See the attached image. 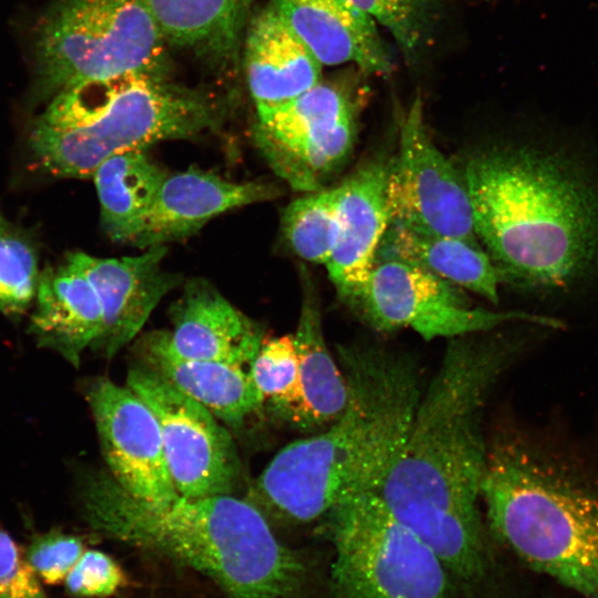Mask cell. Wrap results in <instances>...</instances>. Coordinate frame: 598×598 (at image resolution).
Instances as JSON below:
<instances>
[{
	"label": "cell",
	"instance_id": "obj_13",
	"mask_svg": "<svg viewBox=\"0 0 598 598\" xmlns=\"http://www.w3.org/2000/svg\"><path fill=\"white\" fill-rule=\"evenodd\" d=\"M91 408L102 454L112 478L134 498L153 505L179 495L171 477L154 413L127 385L107 378L89 383Z\"/></svg>",
	"mask_w": 598,
	"mask_h": 598
},
{
	"label": "cell",
	"instance_id": "obj_19",
	"mask_svg": "<svg viewBox=\"0 0 598 598\" xmlns=\"http://www.w3.org/2000/svg\"><path fill=\"white\" fill-rule=\"evenodd\" d=\"M245 68L257 114L282 105L321 81V63L270 4L247 28Z\"/></svg>",
	"mask_w": 598,
	"mask_h": 598
},
{
	"label": "cell",
	"instance_id": "obj_20",
	"mask_svg": "<svg viewBox=\"0 0 598 598\" xmlns=\"http://www.w3.org/2000/svg\"><path fill=\"white\" fill-rule=\"evenodd\" d=\"M141 364L207 408L228 426L239 427L265 399L244 367L214 360H196L173 352L164 331L138 342Z\"/></svg>",
	"mask_w": 598,
	"mask_h": 598
},
{
	"label": "cell",
	"instance_id": "obj_2",
	"mask_svg": "<svg viewBox=\"0 0 598 598\" xmlns=\"http://www.w3.org/2000/svg\"><path fill=\"white\" fill-rule=\"evenodd\" d=\"M338 358L349 391L343 412L323 432L280 450L250 493L249 502L292 523L379 492L423 390L409 354L353 343L340 346Z\"/></svg>",
	"mask_w": 598,
	"mask_h": 598
},
{
	"label": "cell",
	"instance_id": "obj_12",
	"mask_svg": "<svg viewBox=\"0 0 598 598\" xmlns=\"http://www.w3.org/2000/svg\"><path fill=\"white\" fill-rule=\"evenodd\" d=\"M386 194L391 220L477 243L462 175L432 142L420 95L401 121Z\"/></svg>",
	"mask_w": 598,
	"mask_h": 598
},
{
	"label": "cell",
	"instance_id": "obj_18",
	"mask_svg": "<svg viewBox=\"0 0 598 598\" xmlns=\"http://www.w3.org/2000/svg\"><path fill=\"white\" fill-rule=\"evenodd\" d=\"M173 330L164 331L169 349L179 357L250 364L262 330L237 310L212 283L192 279L173 309Z\"/></svg>",
	"mask_w": 598,
	"mask_h": 598
},
{
	"label": "cell",
	"instance_id": "obj_10",
	"mask_svg": "<svg viewBox=\"0 0 598 598\" xmlns=\"http://www.w3.org/2000/svg\"><path fill=\"white\" fill-rule=\"evenodd\" d=\"M360 100L357 81H320L257 114L254 140L269 166L291 187L320 190L352 150Z\"/></svg>",
	"mask_w": 598,
	"mask_h": 598
},
{
	"label": "cell",
	"instance_id": "obj_31",
	"mask_svg": "<svg viewBox=\"0 0 598 598\" xmlns=\"http://www.w3.org/2000/svg\"><path fill=\"white\" fill-rule=\"evenodd\" d=\"M125 582L122 567L109 555L94 549L83 551L64 580L70 594L86 598L111 596Z\"/></svg>",
	"mask_w": 598,
	"mask_h": 598
},
{
	"label": "cell",
	"instance_id": "obj_27",
	"mask_svg": "<svg viewBox=\"0 0 598 598\" xmlns=\"http://www.w3.org/2000/svg\"><path fill=\"white\" fill-rule=\"evenodd\" d=\"M39 248L31 233L9 220L0 208V312L17 319L35 298Z\"/></svg>",
	"mask_w": 598,
	"mask_h": 598
},
{
	"label": "cell",
	"instance_id": "obj_3",
	"mask_svg": "<svg viewBox=\"0 0 598 598\" xmlns=\"http://www.w3.org/2000/svg\"><path fill=\"white\" fill-rule=\"evenodd\" d=\"M474 231L501 279L559 288L598 252V199L565 158L529 146L472 154L461 172Z\"/></svg>",
	"mask_w": 598,
	"mask_h": 598
},
{
	"label": "cell",
	"instance_id": "obj_16",
	"mask_svg": "<svg viewBox=\"0 0 598 598\" xmlns=\"http://www.w3.org/2000/svg\"><path fill=\"white\" fill-rule=\"evenodd\" d=\"M321 65L351 63L363 74L388 75L393 60L378 24L347 0H269Z\"/></svg>",
	"mask_w": 598,
	"mask_h": 598
},
{
	"label": "cell",
	"instance_id": "obj_28",
	"mask_svg": "<svg viewBox=\"0 0 598 598\" xmlns=\"http://www.w3.org/2000/svg\"><path fill=\"white\" fill-rule=\"evenodd\" d=\"M386 29L406 60L425 45L443 0H347Z\"/></svg>",
	"mask_w": 598,
	"mask_h": 598
},
{
	"label": "cell",
	"instance_id": "obj_22",
	"mask_svg": "<svg viewBox=\"0 0 598 598\" xmlns=\"http://www.w3.org/2000/svg\"><path fill=\"white\" fill-rule=\"evenodd\" d=\"M298 327L293 336L297 383L282 403L271 408L283 421L300 430L332 423L348 401V383L324 341L319 305L312 286L306 282Z\"/></svg>",
	"mask_w": 598,
	"mask_h": 598
},
{
	"label": "cell",
	"instance_id": "obj_26",
	"mask_svg": "<svg viewBox=\"0 0 598 598\" xmlns=\"http://www.w3.org/2000/svg\"><path fill=\"white\" fill-rule=\"evenodd\" d=\"M338 187L311 192L291 202L282 214V231L302 259L326 265L333 251L338 229Z\"/></svg>",
	"mask_w": 598,
	"mask_h": 598
},
{
	"label": "cell",
	"instance_id": "obj_15",
	"mask_svg": "<svg viewBox=\"0 0 598 598\" xmlns=\"http://www.w3.org/2000/svg\"><path fill=\"white\" fill-rule=\"evenodd\" d=\"M278 195L274 185L235 183L198 168L167 174L132 244L146 249L166 246L189 237L227 210L270 200Z\"/></svg>",
	"mask_w": 598,
	"mask_h": 598
},
{
	"label": "cell",
	"instance_id": "obj_4",
	"mask_svg": "<svg viewBox=\"0 0 598 598\" xmlns=\"http://www.w3.org/2000/svg\"><path fill=\"white\" fill-rule=\"evenodd\" d=\"M87 524L100 534L190 568L228 598H303L308 568L282 545L260 509L231 495L178 496L153 506L107 472L81 484Z\"/></svg>",
	"mask_w": 598,
	"mask_h": 598
},
{
	"label": "cell",
	"instance_id": "obj_29",
	"mask_svg": "<svg viewBox=\"0 0 598 598\" xmlns=\"http://www.w3.org/2000/svg\"><path fill=\"white\" fill-rule=\"evenodd\" d=\"M250 378L270 408L286 401L298 377L293 336L264 339L249 364Z\"/></svg>",
	"mask_w": 598,
	"mask_h": 598
},
{
	"label": "cell",
	"instance_id": "obj_7",
	"mask_svg": "<svg viewBox=\"0 0 598 598\" xmlns=\"http://www.w3.org/2000/svg\"><path fill=\"white\" fill-rule=\"evenodd\" d=\"M35 97L132 73L167 75V41L145 0H53L31 43Z\"/></svg>",
	"mask_w": 598,
	"mask_h": 598
},
{
	"label": "cell",
	"instance_id": "obj_24",
	"mask_svg": "<svg viewBox=\"0 0 598 598\" xmlns=\"http://www.w3.org/2000/svg\"><path fill=\"white\" fill-rule=\"evenodd\" d=\"M167 41L216 62L237 53L252 0H145Z\"/></svg>",
	"mask_w": 598,
	"mask_h": 598
},
{
	"label": "cell",
	"instance_id": "obj_9",
	"mask_svg": "<svg viewBox=\"0 0 598 598\" xmlns=\"http://www.w3.org/2000/svg\"><path fill=\"white\" fill-rule=\"evenodd\" d=\"M342 300L371 329H412L425 340L457 338L514 323L557 326L520 311L471 308L461 288L408 261L377 255L365 280Z\"/></svg>",
	"mask_w": 598,
	"mask_h": 598
},
{
	"label": "cell",
	"instance_id": "obj_17",
	"mask_svg": "<svg viewBox=\"0 0 598 598\" xmlns=\"http://www.w3.org/2000/svg\"><path fill=\"white\" fill-rule=\"evenodd\" d=\"M389 169L390 161L371 159L339 185V229L326 267L341 299L368 277L391 223Z\"/></svg>",
	"mask_w": 598,
	"mask_h": 598
},
{
	"label": "cell",
	"instance_id": "obj_6",
	"mask_svg": "<svg viewBox=\"0 0 598 598\" xmlns=\"http://www.w3.org/2000/svg\"><path fill=\"white\" fill-rule=\"evenodd\" d=\"M47 103L32 123L30 148L45 172L68 178L92 177L120 153L197 136L223 115L209 94L143 73L85 83Z\"/></svg>",
	"mask_w": 598,
	"mask_h": 598
},
{
	"label": "cell",
	"instance_id": "obj_11",
	"mask_svg": "<svg viewBox=\"0 0 598 598\" xmlns=\"http://www.w3.org/2000/svg\"><path fill=\"white\" fill-rule=\"evenodd\" d=\"M126 385L157 420L166 464L178 495H230L240 464L231 435L219 420L143 364L128 370Z\"/></svg>",
	"mask_w": 598,
	"mask_h": 598
},
{
	"label": "cell",
	"instance_id": "obj_30",
	"mask_svg": "<svg viewBox=\"0 0 598 598\" xmlns=\"http://www.w3.org/2000/svg\"><path fill=\"white\" fill-rule=\"evenodd\" d=\"M84 550L79 537L52 530L35 536L24 556L42 581L59 585L64 582Z\"/></svg>",
	"mask_w": 598,
	"mask_h": 598
},
{
	"label": "cell",
	"instance_id": "obj_1",
	"mask_svg": "<svg viewBox=\"0 0 598 598\" xmlns=\"http://www.w3.org/2000/svg\"><path fill=\"white\" fill-rule=\"evenodd\" d=\"M524 346L497 329L450 339L378 492L471 598L493 594L498 569L481 501L485 408Z\"/></svg>",
	"mask_w": 598,
	"mask_h": 598
},
{
	"label": "cell",
	"instance_id": "obj_14",
	"mask_svg": "<svg viewBox=\"0 0 598 598\" xmlns=\"http://www.w3.org/2000/svg\"><path fill=\"white\" fill-rule=\"evenodd\" d=\"M166 252L167 246H155L138 256L121 258L68 254L99 296L103 328L92 347L105 357H113L130 343L159 301L179 285L181 277L162 266Z\"/></svg>",
	"mask_w": 598,
	"mask_h": 598
},
{
	"label": "cell",
	"instance_id": "obj_32",
	"mask_svg": "<svg viewBox=\"0 0 598 598\" xmlns=\"http://www.w3.org/2000/svg\"><path fill=\"white\" fill-rule=\"evenodd\" d=\"M0 598H48L13 538L0 528Z\"/></svg>",
	"mask_w": 598,
	"mask_h": 598
},
{
	"label": "cell",
	"instance_id": "obj_23",
	"mask_svg": "<svg viewBox=\"0 0 598 598\" xmlns=\"http://www.w3.org/2000/svg\"><path fill=\"white\" fill-rule=\"evenodd\" d=\"M378 255L416 265L493 303L498 302L499 272L478 243L424 231L391 220Z\"/></svg>",
	"mask_w": 598,
	"mask_h": 598
},
{
	"label": "cell",
	"instance_id": "obj_8",
	"mask_svg": "<svg viewBox=\"0 0 598 598\" xmlns=\"http://www.w3.org/2000/svg\"><path fill=\"white\" fill-rule=\"evenodd\" d=\"M333 547L330 598H447L452 580L437 556L368 493L328 512Z\"/></svg>",
	"mask_w": 598,
	"mask_h": 598
},
{
	"label": "cell",
	"instance_id": "obj_25",
	"mask_svg": "<svg viewBox=\"0 0 598 598\" xmlns=\"http://www.w3.org/2000/svg\"><path fill=\"white\" fill-rule=\"evenodd\" d=\"M167 172L144 150L104 161L92 178L100 202L103 230L117 243H133L141 231Z\"/></svg>",
	"mask_w": 598,
	"mask_h": 598
},
{
	"label": "cell",
	"instance_id": "obj_21",
	"mask_svg": "<svg viewBox=\"0 0 598 598\" xmlns=\"http://www.w3.org/2000/svg\"><path fill=\"white\" fill-rule=\"evenodd\" d=\"M35 310L29 331L38 344L54 350L78 367L83 351L103 328L99 296L85 274L70 259L40 272Z\"/></svg>",
	"mask_w": 598,
	"mask_h": 598
},
{
	"label": "cell",
	"instance_id": "obj_5",
	"mask_svg": "<svg viewBox=\"0 0 598 598\" xmlns=\"http://www.w3.org/2000/svg\"><path fill=\"white\" fill-rule=\"evenodd\" d=\"M486 526L534 570L598 598V470L574 452L505 431L488 442Z\"/></svg>",
	"mask_w": 598,
	"mask_h": 598
}]
</instances>
